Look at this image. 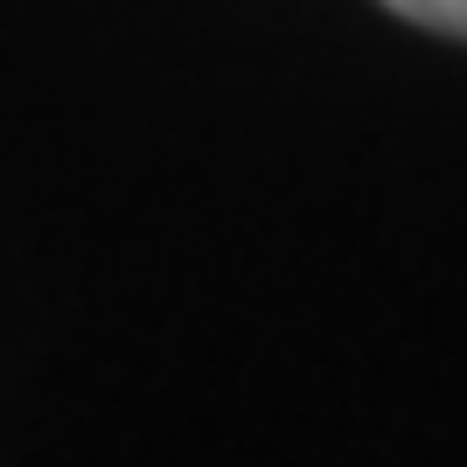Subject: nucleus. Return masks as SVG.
<instances>
[{
	"instance_id": "obj_1",
	"label": "nucleus",
	"mask_w": 467,
	"mask_h": 467,
	"mask_svg": "<svg viewBox=\"0 0 467 467\" xmlns=\"http://www.w3.org/2000/svg\"><path fill=\"white\" fill-rule=\"evenodd\" d=\"M390 15L419 21V28H440V36H461L467 42V0H384Z\"/></svg>"
}]
</instances>
